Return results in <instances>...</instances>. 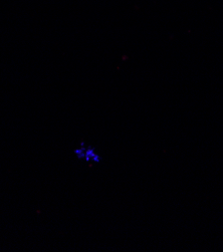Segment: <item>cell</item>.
I'll use <instances>...</instances> for the list:
<instances>
[{
    "label": "cell",
    "instance_id": "1",
    "mask_svg": "<svg viewBox=\"0 0 223 252\" xmlns=\"http://www.w3.org/2000/svg\"><path fill=\"white\" fill-rule=\"evenodd\" d=\"M72 153L79 161H84L86 163L100 164L102 162V156L97 152L94 146H88L82 142L77 148H74Z\"/></svg>",
    "mask_w": 223,
    "mask_h": 252
}]
</instances>
